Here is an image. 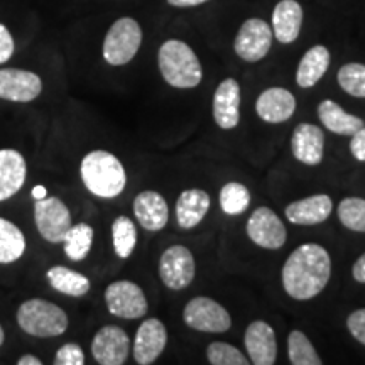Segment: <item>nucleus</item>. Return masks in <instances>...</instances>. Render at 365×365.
Segmentation results:
<instances>
[{
  "mask_svg": "<svg viewBox=\"0 0 365 365\" xmlns=\"http://www.w3.org/2000/svg\"><path fill=\"white\" fill-rule=\"evenodd\" d=\"M331 276V259L325 247L303 244L282 267V286L293 299L308 301L325 289Z\"/></svg>",
  "mask_w": 365,
  "mask_h": 365,
  "instance_id": "obj_1",
  "label": "nucleus"
},
{
  "mask_svg": "<svg viewBox=\"0 0 365 365\" xmlns=\"http://www.w3.org/2000/svg\"><path fill=\"white\" fill-rule=\"evenodd\" d=\"M80 175L86 190L98 198H115L125 190L127 175L124 166L112 153L91 150L81 159Z\"/></svg>",
  "mask_w": 365,
  "mask_h": 365,
  "instance_id": "obj_2",
  "label": "nucleus"
},
{
  "mask_svg": "<svg viewBox=\"0 0 365 365\" xmlns=\"http://www.w3.org/2000/svg\"><path fill=\"white\" fill-rule=\"evenodd\" d=\"M158 61L164 81L175 88H195L203 78L202 63L182 41H166L159 48Z\"/></svg>",
  "mask_w": 365,
  "mask_h": 365,
  "instance_id": "obj_3",
  "label": "nucleus"
},
{
  "mask_svg": "<svg viewBox=\"0 0 365 365\" xmlns=\"http://www.w3.org/2000/svg\"><path fill=\"white\" fill-rule=\"evenodd\" d=\"M17 323L27 335L51 339L68 330V314L51 301L36 298L21 304L17 309Z\"/></svg>",
  "mask_w": 365,
  "mask_h": 365,
  "instance_id": "obj_4",
  "label": "nucleus"
},
{
  "mask_svg": "<svg viewBox=\"0 0 365 365\" xmlns=\"http://www.w3.org/2000/svg\"><path fill=\"white\" fill-rule=\"evenodd\" d=\"M143 43V29L132 17H122L108 29L103 41V58L108 65L122 66L132 61Z\"/></svg>",
  "mask_w": 365,
  "mask_h": 365,
  "instance_id": "obj_5",
  "label": "nucleus"
},
{
  "mask_svg": "<svg viewBox=\"0 0 365 365\" xmlns=\"http://www.w3.org/2000/svg\"><path fill=\"white\" fill-rule=\"evenodd\" d=\"M182 318L186 325L196 331L225 333L232 327V318L227 309L207 296L191 299L182 312Z\"/></svg>",
  "mask_w": 365,
  "mask_h": 365,
  "instance_id": "obj_6",
  "label": "nucleus"
},
{
  "mask_svg": "<svg viewBox=\"0 0 365 365\" xmlns=\"http://www.w3.org/2000/svg\"><path fill=\"white\" fill-rule=\"evenodd\" d=\"M34 220L38 232L44 240L59 244L71 227L70 210L56 196L36 200Z\"/></svg>",
  "mask_w": 365,
  "mask_h": 365,
  "instance_id": "obj_7",
  "label": "nucleus"
},
{
  "mask_svg": "<svg viewBox=\"0 0 365 365\" xmlns=\"http://www.w3.org/2000/svg\"><path fill=\"white\" fill-rule=\"evenodd\" d=\"M195 257L185 245H171L161 255L159 261V276L163 284L173 291L188 287L195 279Z\"/></svg>",
  "mask_w": 365,
  "mask_h": 365,
  "instance_id": "obj_8",
  "label": "nucleus"
},
{
  "mask_svg": "<svg viewBox=\"0 0 365 365\" xmlns=\"http://www.w3.org/2000/svg\"><path fill=\"white\" fill-rule=\"evenodd\" d=\"M105 303L113 317L124 319L143 318L148 313L144 291L132 281H115L105 289Z\"/></svg>",
  "mask_w": 365,
  "mask_h": 365,
  "instance_id": "obj_9",
  "label": "nucleus"
},
{
  "mask_svg": "<svg viewBox=\"0 0 365 365\" xmlns=\"http://www.w3.org/2000/svg\"><path fill=\"white\" fill-rule=\"evenodd\" d=\"M272 44V29L262 19H247L240 26L234 49L237 56L247 63L261 61L266 58Z\"/></svg>",
  "mask_w": 365,
  "mask_h": 365,
  "instance_id": "obj_10",
  "label": "nucleus"
},
{
  "mask_svg": "<svg viewBox=\"0 0 365 365\" xmlns=\"http://www.w3.org/2000/svg\"><path fill=\"white\" fill-rule=\"evenodd\" d=\"M130 352L129 335L117 325H107L95 333L91 340V355L102 365H122Z\"/></svg>",
  "mask_w": 365,
  "mask_h": 365,
  "instance_id": "obj_11",
  "label": "nucleus"
},
{
  "mask_svg": "<svg viewBox=\"0 0 365 365\" xmlns=\"http://www.w3.org/2000/svg\"><path fill=\"white\" fill-rule=\"evenodd\" d=\"M245 230H247V235L254 244L271 250L281 249L287 237L284 223L267 207H259L257 210H254Z\"/></svg>",
  "mask_w": 365,
  "mask_h": 365,
  "instance_id": "obj_12",
  "label": "nucleus"
},
{
  "mask_svg": "<svg viewBox=\"0 0 365 365\" xmlns=\"http://www.w3.org/2000/svg\"><path fill=\"white\" fill-rule=\"evenodd\" d=\"M43 91V81L36 73L16 68L0 70V98L9 102H33Z\"/></svg>",
  "mask_w": 365,
  "mask_h": 365,
  "instance_id": "obj_13",
  "label": "nucleus"
},
{
  "mask_svg": "<svg viewBox=\"0 0 365 365\" xmlns=\"http://www.w3.org/2000/svg\"><path fill=\"white\" fill-rule=\"evenodd\" d=\"M168 344V331L163 322L158 318H149L140 323L134 340V359L137 364L149 365L158 360Z\"/></svg>",
  "mask_w": 365,
  "mask_h": 365,
  "instance_id": "obj_14",
  "label": "nucleus"
},
{
  "mask_svg": "<svg viewBox=\"0 0 365 365\" xmlns=\"http://www.w3.org/2000/svg\"><path fill=\"white\" fill-rule=\"evenodd\" d=\"M245 349L250 362L255 365H272L277 359V341L272 327L266 322H252L245 330Z\"/></svg>",
  "mask_w": 365,
  "mask_h": 365,
  "instance_id": "obj_15",
  "label": "nucleus"
},
{
  "mask_svg": "<svg viewBox=\"0 0 365 365\" xmlns=\"http://www.w3.org/2000/svg\"><path fill=\"white\" fill-rule=\"evenodd\" d=\"M213 118L220 129H235L240 122V86L234 78L223 80L213 95Z\"/></svg>",
  "mask_w": 365,
  "mask_h": 365,
  "instance_id": "obj_16",
  "label": "nucleus"
},
{
  "mask_svg": "<svg viewBox=\"0 0 365 365\" xmlns=\"http://www.w3.org/2000/svg\"><path fill=\"white\" fill-rule=\"evenodd\" d=\"M296 110V98L289 90L279 88H267L259 95L255 102V112L262 120L269 124H281V122L289 120Z\"/></svg>",
  "mask_w": 365,
  "mask_h": 365,
  "instance_id": "obj_17",
  "label": "nucleus"
},
{
  "mask_svg": "<svg viewBox=\"0 0 365 365\" xmlns=\"http://www.w3.org/2000/svg\"><path fill=\"white\" fill-rule=\"evenodd\" d=\"M291 149L299 163L307 166H318L325 149L323 130L313 124H299L291 137Z\"/></svg>",
  "mask_w": 365,
  "mask_h": 365,
  "instance_id": "obj_18",
  "label": "nucleus"
},
{
  "mask_svg": "<svg viewBox=\"0 0 365 365\" xmlns=\"http://www.w3.org/2000/svg\"><path fill=\"white\" fill-rule=\"evenodd\" d=\"M27 164L21 153L0 149V202L12 198L26 182Z\"/></svg>",
  "mask_w": 365,
  "mask_h": 365,
  "instance_id": "obj_19",
  "label": "nucleus"
},
{
  "mask_svg": "<svg viewBox=\"0 0 365 365\" xmlns=\"http://www.w3.org/2000/svg\"><path fill=\"white\" fill-rule=\"evenodd\" d=\"M134 215L145 230L158 232L170 220V208L166 200L156 191H143L134 200Z\"/></svg>",
  "mask_w": 365,
  "mask_h": 365,
  "instance_id": "obj_20",
  "label": "nucleus"
},
{
  "mask_svg": "<svg viewBox=\"0 0 365 365\" xmlns=\"http://www.w3.org/2000/svg\"><path fill=\"white\" fill-rule=\"evenodd\" d=\"M333 210L331 198L328 195H313L304 200L287 205L286 217L294 225H318L330 217Z\"/></svg>",
  "mask_w": 365,
  "mask_h": 365,
  "instance_id": "obj_21",
  "label": "nucleus"
},
{
  "mask_svg": "<svg viewBox=\"0 0 365 365\" xmlns=\"http://www.w3.org/2000/svg\"><path fill=\"white\" fill-rule=\"evenodd\" d=\"M303 24V9L296 0H281L272 12L274 36L282 44H291L298 39Z\"/></svg>",
  "mask_w": 365,
  "mask_h": 365,
  "instance_id": "obj_22",
  "label": "nucleus"
},
{
  "mask_svg": "<svg viewBox=\"0 0 365 365\" xmlns=\"http://www.w3.org/2000/svg\"><path fill=\"white\" fill-rule=\"evenodd\" d=\"M210 196L203 190H186L176 200V220L181 228H193L207 217Z\"/></svg>",
  "mask_w": 365,
  "mask_h": 365,
  "instance_id": "obj_23",
  "label": "nucleus"
},
{
  "mask_svg": "<svg viewBox=\"0 0 365 365\" xmlns=\"http://www.w3.org/2000/svg\"><path fill=\"white\" fill-rule=\"evenodd\" d=\"M318 117L322 120V124L325 125V129L339 135H354L355 132L365 125L362 118L345 112L333 100H323L318 105Z\"/></svg>",
  "mask_w": 365,
  "mask_h": 365,
  "instance_id": "obj_24",
  "label": "nucleus"
},
{
  "mask_svg": "<svg viewBox=\"0 0 365 365\" xmlns=\"http://www.w3.org/2000/svg\"><path fill=\"white\" fill-rule=\"evenodd\" d=\"M328 66H330V53L325 46H313L307 54L301 58L298 71H296V83L301 88H312L323 78Z\"/></svg>",
  "mask_w": 365,
  "mask_h": 365,
  "instance_id": "obj_25",
  "label": "nucleus"
},
{
  "mask_svg": "<svg viewBox=\"0 0 365 365\" xmlns=\"http://www.w3.org/2000/svg\"><path fill=\"white\" fill-rule=\"evenodd\" d=\"M46 277H48V282L53 289H56L61 294L73 296V298H81L90 291L88 277L81 272L73 271V269L54 266L46 272Z\"/></svg>",
  "mask_w": 365,
  "mask_h": 365,
  "instance_id": "obj_26",
  "label": "nucleus"
},
{
  "mask_svg": "<svg viewBox=\"0 0 365 365\" xmlns=\"http://www.w3.org/2000/svg\"><path fill=\"white\" fill-rule=\"evenodd\" d=\"M26 239L21 228L0 218V264H12L24 255Z\"/></svg>",
  "mask_w": 365,
  "mask_h": 365,
  "instance_id": "obj_27",
  "label": "nucleus"
},
{
  "mask_svg": "<svg viewBox=\"0 0 365 365\" xmlns=\"http://www.w3.org/2000/svg\"><path fill=\"white\" fill-rule=\"evenodd\" d=\"M65 254L73 262H80L90 254L91 244H93V228L88 223H76L71 225L66 232L65 239Z\"/></svg>",
  "mask_w": 365,
  "mask_h": 365,
  "instance_id": "obj_28",
  "label": "nucleus"
},
{
  "mask_svg": "<svg viewBox=\"0 0 365 365\" xmlns=\"http://www.w3.org/2000/svg\"><path fill=\"white\" fill-rule=\"evenodd\" d=\"M112 240L118 257L129 259L137 244L135 223L125 215L117 217L112 223Z\"/></svg>",
  "mask_w": 365,
  "mask_h": 365,
  "instance_id": "obj_29",
  "label": "nucleus"
},
{
  "mask_svg": "<svg viewBox=\"0 0 365 365\" xmlns=\"http://www.w3.org/2000/svg\"><path fill=\"white\" fill-rule=\"evenodd\" d=\"M287 352L293 365H322L317 350L303 331L293 330L287 339Z\"/></svg>",
  "mask_w": 365,
  "mask_h": 365,
  "instance_id": "obj_30",
  "label": "nucleus"
},
{
  "mask_svg": "<svg viewBox=\"0 0 365 365\" xmlns=\"http://www.w3.org/2000/svg\"><path fill=\"white\" fill-rule=\"evenodd\" d=\"M220 207L227 215H240L250 205V193L242 182L230 181L220 191Z\"/></svg>",
  "mask_w": 365,
  "mask_h": 365,
  "instance_id": "obj_31",
  "label": "nucleus"
},
{
  "mask_svg": "<svg viewBox=\"0 0 365 365\" xmlns=\"http://www.w3.org/2000/svg\"><path fill=\"white\" fill-rule=\"evenodd\" d=\"M341 90L355 98H365V65L349 63L341 66L336 75Z\"/></svg>",
  "mask_w": 365,
  "mask_h": 365,
  "instance_id": "obj_32",
  "label": "nucleus"
},
{
  "mask_svg": "<svg viewBox=\"0 0 365 365\" xmlns=\"http://www.w3.org/2000/svg\"><path fill=\"white\" fill-rule=\"evenodd\" d=\"M339 218L344 227L349 230L365 232V200L362 198H345L339 205Z\"/></svg>",
  "mask_w": 365,
  "mask_h": 365,
  "instance_id": "obj_33",
  "label": "nucleus"
},
{
  "mask_svg": "<svg viewBox=\"0 0 365 365\" xmlns=\"http://www.w3.org/2000/svg\"><path fill=\"white\" fill-rule=\"evenodd\" d=\"M208 362L213 365H247L249 359L235 349L234 345L225 341H213L207 350Z\"/></svg>",
  "mask_w": 365,
  "mask_h": 365,
  "instance_id": "obj_34",
  "label": "nucleus"
},
{
  "mask_svg": "<svg viewBox=\"0 0 365 365\" xmlns=\"http://www.w3.org/2000/svg\"><path fill=\"white\" fill-rule=\"evenodd\" d=\"M56 365H83L85 354L78 344H65L54 357Z\"/></svg>",
  "mask_w": 365,
  "mask_h": 365,
  "instance_id": "obj_35",
  "label": "nucleus"
},
{
  "mask_svg": "<svg viewBox=\"0 0 365 365\" xmlns=\"http://www.w3.org/2000/svg\"><path fill=\"white\" fill-rule=\"evenodd\" d=\"M346 327H349V331L352 333L354 339L365 345V308L350 314L346 319Z\"/></svg>",
  "mask_w": 365,
  "mask_h": 365,
  "instance_id": "obj_36",
  "label": "nucleus"
},
{
  "mask_svg": "<svg viewBox=\"0 0 365 365\" xmlns=\"http://www.w3.org/2000/svg\"><path fill=\"white\" fill-rule=\"evenodd\" d=\"M14 49H16V46H14L11 33L6 26L0 24V65H4L12 58Z\"/></svg>",
  "mask_w": 365,
  "mask_h": 365,
  "instance_id": "obj_37",
  "label": "nucleus"
},
{
  "mask_svg": "<svg viewBox=\"0 0 365 365\" xmlns=\"http://www.w3.org/2000/svg\"><path fill=\"white\" fill-rule=\"evenodd\" d=\"M350 153L357 161L365 163V125L352 135L350 140Z\"/></svg>",
  "mask_w": 365,
  "mask_h": 365,
  "instance_id": "obj_38",
  "label": "nucleus"
},
{
  "mask_svg": "<svg viewBox=\"0 0 365 365\" xmlns=\"http://www.w3.org/2000/svg\"><path fill=\"white\" fill-rule=\"evenodd\" d=\"M352 276H354L355 281L362 282V284H365V254L360 255V257L357 259V262L354 264V267H352Z\"/></svg>",
  "mask_w": 365,
  "mask_h": 365,
  "instance_id": "obj_39",
  "label": "nucleus"
},
{
  "mask_svg": "<svg viewBox=\"0 0 365 365\" xmlns=\"http://www.w3.org/2000/svg\"><path fill=\"white\" fill-rule=\"evenodd\" d=\"M205 2H208V0H168V4L173 7H196Z\"/></svg>",
  "mask_w": 365,
  "mask_h": 365,
  "instance_id": "obj_40",
  "label": "nucleus"
},
{
  "mask_svg": "<svg viewBox=\"0 0 365 365\" xmlns=\"http://www.w3.org/2000/svg\"><path fill=\"white\" fill-rule=\"evenodd\" d=\"M17 364L19 365H43L41 359L34 357V355H22V357L17 360Z\"/></svg>",
  "mask_w": 365,
  "mask_h": 365,
  "instance_id": "obj_41",
  "label": "nucleus"
},
{
  "mask_svg": "<svg viewBox=\"0 0 365 365\" xmlns=\"http://www.w3.org/2000/svg\"><path fill=\"white\" fill-rule=\"evenodd\" d=\"M46 195H48V190H46L44 186H34V188H33V196H34V200L46 198Z\"/></svg>",
  "mask_w": 365,
  "mask_h": 365,
  "instance_id": "obj_42",
  "label": "nucleus"
},
{
  "mask_svg": "<svg viewBox=\"0 0 365 365\" xmlns=\"http://www.w3.org/2000/svg\"><path fill=\"white\" fill-rule=\"evenodd\" d=\"M4 340H6V335H4V330H2V327H0V346L4 345Z\"/></svg>",
  "mask_w": 365,
  "mask_h": 365,
  "instance_id": "obj_43",
  "label": "nucleus"
}]
</instances>
